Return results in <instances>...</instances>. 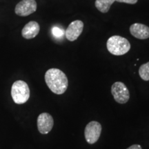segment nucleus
I'll return each mask as SVG.
<instances>
[{
	"mask_svg": "<svg viewBox=\"0 0 149 149\" xmlns=\"http://www.w3.org/2000/svg\"><path fill=\"white\" fill-rule=\"evenodd\" d=\"M45 81L52 92L61 95L68 88V81L66 74L58 68H51L46 72Z\"/></svg>",
	"mask_w": 149,
	"mask_h": 149,
	"instance_id": "f257e3e1",
	"label": "nucleus"
},
{
	"mask_svg": "<svg viewBox=\"0 0 149 149\" xmlns=\"http://www.w3.org/2000/svg\"><path fill=\"white\" fill-rule=\"evenodd\" d=\"M107 47L112 55L120 56L125 55L130 51V44L127 39L119 35H114L108 40Z\"/></svg>",
	"mask_w": 149,
	"mask_h": 149,
	"instance_id": "f03ea898",
	"label": "nucleus"
},
{
	"mask_svg": "<svg viewBox=\"0 0 149 149\" xmlns=\"http://www.w3.org/2000/svg\"><path fill=\"white\" fill-rule=\"evenodd\" d=\"M11 96L17 104L26 103L30 97V89L25 81L18 80L15 81L11 88Z\"/></svg>",
	"mask_w": 149,
	"mask_h": 149,
	"instance_id": "7ed1b4c3",
	"label": "nucleus"
},
{
	"mask_svg": "<svg viewBox=\"0 0 149 149\" xmlns=\"http://www.w3.org/2000/svg\"><path fill=\"white\" fill-rule=\"evenodd\" d=\"M111 93L115 101L121 104L126 103L130 98L129 91L126 86L121 81H117L112 85Z\"/></svg>",
	"mask_w": 149,
	"mask_h": 149,
	"instance_id": "20e7f679",
	"label": "nucleus"
},
{
	"mask_svg": "<svg viewBox=\"0 0 149 149\" xmlns=\"http://www.w3.org/2000/svg\"><path fill=\"white\" fill-rule=\"evenodd\" d=\"M102 126L98 122L92 121L85 128L84 135L86 140L90 144H93L98 140L101 135Z\"/></svg>",
	"mask_w": 149,
	"mask_h": 149,
	"instance_id": "39448f33",
	"label": "nucleus"
},
{
	"mask_svg": "<svg viewBox=\"0 0 149 149\" xmlns=\"http://www.w3.org/2000/svg\"><path fill=\"white\" fill-rule=\"evenodd\" d=\"M37 5L35 0H22L16 5L15 13L20 17H26L34 13Z\"/></svg>",
	"mask_w": 149,
	"mask_h": 149,
	"instance_id": "423d86ee",
	"label": "nucleus"
},
{
	"mask_svg": "<svg viewBox=\"0 0 149 149\" xmlns=\"http://www.w3.org/2000/svg\"><path fill=\"white\" fill-rule=\"evenodd\" d=\"M54 125L53 117L49 113H43L37 117V128L41 134H48Z\"/></svg>",
	"mask_w": 149,
	"mask_h": 149,
	"instance_id": "0eeeda50",
	"label": "nucleus"
},
{
	"mask_svg": "<svg viewBox=\"0 0 149 149\" xmlns=\"http://www.w3.org/2000/svg\"><path fill=\"white\" fill-rule=\"evenodd\" d=\"M84 29V23L81 20L72 22L67 28L66 33V39L70 42H74L80 36Z\"/></svg>",
	"mask_w": 149,
	"mask_h": 149,
	"instance_id": "6e6552de",
	"label": "nucleus"
},
{
	"mask_svg": "<svg viewBox=\"0 0 149 149\" xmlns=\"http://www.w3.org/2000/svg\"><path fill=\"white\" fill-rule=\"evenodd\" d=\"M130 34L139 40L149 38V27L140 23H135L130 26Z\"/></svg>",
	"mask_w": 149,
	"mask_h": 149,
	"instance_id": "1a4fd4ad",
	"label": "nucleus"
},
{
	"mask_svg": "<svg viewBox=\"0 0 149 149\" xmlns=\"http://www.w3.org/2000/svg\"><path fill=\"white\" fill-rule=\"evenodd\" d=\"M40 26L37 22L31 21L24 26L22 31V35L26 40L35 38L39 34Z\"/></svg>",
	"mask_w": 149,
	"mask_h": 149,
	"instance_id": "9d476101",
	"label": "nucleus"
},
{
	"mask_svg": "<svg viewBox=\"0 0 149 149\" xmlns=\"http://www.w3.org/2000/svg\"><path fill=\"white\" fill-rule=\"evenodd\" d=\"M115 1V0H95V6L100 12L102 13H107Z\"/></svg>",
	"mask_w": 149,
	"mask_h": 149,
	"instance_id": "9b49d317",
	"label": "nucleus"
},
{
	"mask_svg": "<svg viewBox=\"0 0 149 149\" xmlns=\"http://www.w3.org/2000/svg\"><path fill=\"white\" fill-rule=\"evenodd\" d=\"M139 74L143 80L149 81V61L139 67Z\"/></svg>",
	"mask_w": 149,
	"mask_h": 149,
	"instance_id": "f8f14e48",
	"label": "nucleus"
},
{
	"mask_svg": "<svg viewBox=\"0 0 149 149\" xmlns=\"http://www.w3.org/2000/svg\"><path fill=\"white\" fill-rule=\"evenodd\" d=\"M52 32H53V34L57 37H60L61 36H63V33H64L63 30H61L59 29V28L57 27H54L53 29H52Z\"/></svg>",
	"mask_w": 149,
	"mask_h": 149,
	"instance_id": "ddd939ff",
	"label": "nucleus"
},
{
	"mask_svg": "<svg viewBox=\"0 0 149 149\" xmlns=\"http://www.w3.org/2000/svg\"><path fill=\"white\" fill-rule=\"evenodd\" d=\"M138 0H115V1L120 3H125L128 4H135Z\"/></svg>",
	"mask_w": 149,
	"mask_h": 149,
	"instance_id": "4468645a",
	"label": "nucleus"
},
{
	"mask_svg": "<svg viewBox=\"0 0 149 149\" xmlns=\"http://www.w3.org/2000/svg\"><path fill=\"white\" fill-rule=\"evenodd\" d=\"M127 149H142L140 145L139 144H133L130 147H128Z\"/></svg>",
	"mask_w": 149,
	"mask_h": 149,
	"instance_id": "2eb2a0df",
	"label": "nucleus"
}]
</instances>
